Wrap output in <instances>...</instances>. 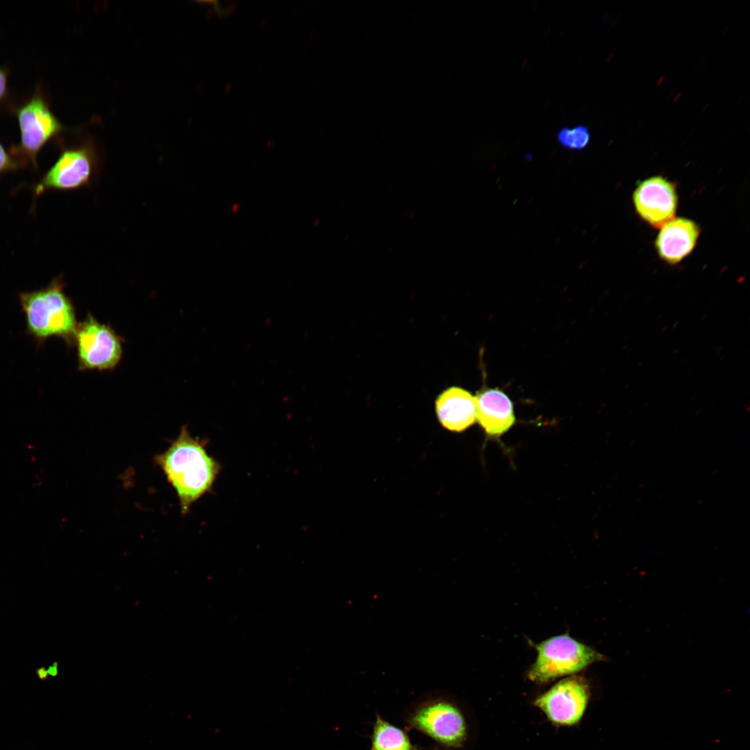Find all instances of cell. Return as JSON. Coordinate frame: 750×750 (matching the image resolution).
<instances>
[{
    "label": "cell",
    "mask_w": 750,
    "mask_h": 750,
    "mask_svg": "<svg viewBox=\"0 0 750 750\" xmlns=\"http://www.w3.org/2000/svg\"><path fill=\"white\" fill-rule=\"evenodd\" d=\"M206 444L193 438L186 426L162 453L155 457L167 481L176 491L183 513L208 492L219 474L220 465L210 456Z\"/></svg>",
    "instance_id": "6da1fadb"
},
{
    "label": "cell",
    "mask_w": 750,
    "mask_h": 750,
    "mask_svg": "<svg viewBox=\"0 0 750 750\" xmlns=\"http://www.w3.org/2000/svg\"><path fill=\"white\" fill-rule=\"evenodd\" d=\"M64 283L61 278H56L43 288L19 294L28 332L35 339L44 340L56 336L69 344L74 343L78 323Z\"/></svg>",
    "instance_id": "7a4b0ae2"
},
{
    "label": "cell",
    "mask_w": 750,
    "mask_h": 750,
    "mask_svg": "<svg viewBox=\"0 0 750 750\" xmlns=\"http://www.w3.org/2000/svg\"><path fill=\"white\" fill-rule=\"evenodd\" d=\"M535 649L537 658L528 670L527 678L537 684L574 675L595 662L606 660L603 654L567 634L549 638L537 644Z\"/></svg>",
    "instance_id": "3957f363"
},
{
    "label": "cell",
    "mask_w": 750,
    "mask_h": 750,
    "mask_svg": "<svg viewBox=\"0 0 750 750\" xmlns=\"http://www.w3.org/2000/svg\"><path fill=\"white\" fill-rule=\"evenodd\" d=\"M122 338L90 313L78 323L74 343L76 346L81 370H110L119 362L123 352Z\"/></svg>",
    "instance_id": "277c9868"
},
{
    "label": "cell",
    "mask_w": 750,
    "mask_h": 750,
    "mask_svg": "<svg viewBox=\"0 0 750 750\" xmlns=\"http://www.w3.org/2000/svg\"><path fill=\"white\" fill-rule=\"evenodd\" d=\"M408 724L442 746L458 748L467 737L465 717L460 708L445 699L426 701L414 710Z\"/></svg>",
    "instance_id": "5b68a950"
},
{
    "label": "cell",
    "mask_w": 750,
    "mask_h": 750,
    "mask_svg": "<svg viewBox=\"0 0 750 750\" xmlns=\"http://www.w3.org/2000/svg\"><path fill=\"white\" fill-rule=\"evenodd\" d=\"M17 116L20 129V143L13 151L19 162L37 167V156L41 149L62 129L61 124L39 94H35L19 108Z\"/></svg>",
    "instance_id": "8992f818"
},
{
    "label": "cell",
    "mask_w": 750,
    "mask_h": 750,
    "mask_svg": "<svg viewBox=\"0 0 750 750\" xmlns=\"http://www.w3.org/2000/svg\"><path fill=\"white\" fill-rule=\"evenodd\" d=\"M586 680L577 675L567 676L538 696L533 705L552 724L572 726L582 719L590 699Z\"/></svg>",
    "instance_id": "52a82bcc"
},
{
    "label": "cell",
    "mask_w": 750,
    "mask_h": 750,
    "mask_svg": "<svg viewBox=\"0 0 750 750\" xmlns=\"http://www.w3.org/2000/svg\"><path fill=\"white\" fill-rule=\"evenodd\" d=\"M91 149L83 146L62 151L34 188L35 195L48 190L72 191L89 185L97 173Z\"/></svg>",
    "instance_id": "ba28073f"
},
{
    "label": "cell",
    "mask_w": 750,
    "mask_h": 750,
    "mask_svg": "<svg viewBox=\"0 0 750 750\" xmlns=\"http://www.w3.org/2000/svg\"><path fill=\"white\" fill-rule=\"evenodd\" d=\"M635 209L641 219L651 226L662 228L674 219L678 194L676 185L662 176L640 182L633 194Z\"/></svg>",
    "instance_id": "9c48e42d"
},
{
    "label": "cell",
    "mask_w": 750,
    "mask_h": 750,
    "mask_svg": "<svg viewBox=\"0 0 750 750\" xmlns=\"http://www.w3.org/2000/svg\"><path fill=\"white\" fill-rule=\"evenodd\" d=\"M476 421L491 437H499L515 423L510 399L498 388H484L475 395Z\"/></svg>",
    "instance_id": "30bf717a"
},
{
    "label": "cell",
    "mask_w": 750,
    "mask_h": 750,
    "mask_svg": "<svg viewBox=\"0 0 750 750\" xmlns=\"http://www.w3.org/2000/svg\"><path fill=\"white\" fill-rule=\"evenodd\" d=\"M699 234V226L694 221L674 218L660 228L655 241L656 251L663 261L677 264L693 251Z\"/></svg>",
    "instance_id": "8fae6325"
},
{
    "label": "cell",
    "mask_w": 750,
    "mask_h": 750,
    "mask_svg": "<svg viewBox=\"0 0 750 750\" xmlns=\"http://www.w3.org/2000/svg\"><path fill=\"white\" fill-rule=\"evenodd\" d=\"M435 405L440 424L448 431L462 432L476 422V397L462 388L446 389L438 396Z\"/></svg>",
    "instance_id": "7c38bea8"
},
{
    "label": "cell",
    "mask_w": 750,
    "mask_h": 750,
    "mask_svg": "<svg viewBox=\"0 0 750 750\" xmlns=\"http://www.w3.org/2000/svg\"><path fill=\"white\" fill-rule=\"evenodd\" d=\"M372 750H416L407 733L376 715L371 738Z\"/></svg>",
    "instance_id": "4fadbf2b"
},
{
    "label": "cell",
    "mask_w": 750,
    "mask_h": 750,
    "mask_svg": "<svg viewBox=\"0 0 750 750\" xmlns=\"http://www.w3.org/2000/svg\"><path fill=\"white\" fill-rule=\"evenodd\" d=\"M558 140L563 147L571 150H581L585 148L590 140L588 128L583 125L572 128H564L557 135Z\"/></svg>",
    "instance_id": "5bb4252c"
},
{
    "label": "cell",
    "mask_w": 750,
    "mask_h": 750,
    "mask_svg": "<svg viewBox=\"0 0 750 750\" xmlns=\"http://www.w3.org/2000/svg\"><path fill=\"white\" fill-rule=\"evenodd\" d=\"M19 166V162L0 143V175L15 170Z\"/></svg>",
    "instance_id": "9a60e30c"
},
{
    "label": "cell",
    "mask_w": 750,
    "mask_h": 750,
    "mask_svg": "<svg viewBox=\"0 0 750 750\" xmlns=\"http://www.w3.org/2000/svg\"><path fill=\"white\" fill-rule=\"evenodd\" d=\"M7 88V76L5 71L0 68V101L4 97Z\"/></svg>",
    "instance_id": "2e32d148"
},
{
    "label": "cell",
    "mask_w": 750,
    "mask_h": 750,
    "mask_svg": "<svg viewBox=\"0 0 750 750\" xmlns=\"http://www.w3.org/2000/svg\"><path fill=\"white\" fill-rule=\"evenodd\" d=\"M35 673H36V675H37L38 678L39 679L42 680V681H45V680L48 679L49 677L47 669L46 668L43 667L37 669Z\"/></svg>",
    "instance_id": "e0dca14e"
},
{
    "label": "cell",
    "mask_w": 750,
    "mask_h": 750,
    "mask_svg": "<svg viewBox=\"0 0 750 750\" xmlns=\"http://www.w3.org/2000/svg\"><path fill=\"white\" fill-rule=\"evenodd\" d=\"M47 669L49 676L55 677L58 674V665L57 662H53Z\"/></svg>",
    "instance_id": "ac0fdd59"
},
{
    "label": "cell",
    "mask_w": 750,
    "mask_h": 750,
    "mask_svg": "<svg viewBox=\"0 0 750 750\" xmlns=\"http://www.w3.org/2000/svg\"><path fill=\"white\" fill-rule=\"evenodd\" d=\"M433 750H438V749H434Z\"/></svg>",
    "instance_id": "d6986e66"
}]
</instances>
